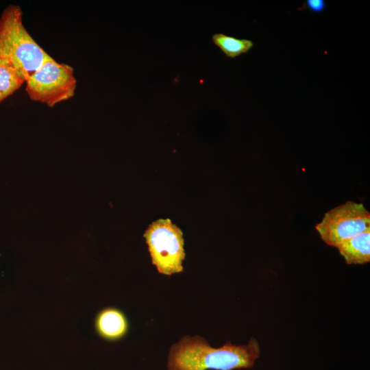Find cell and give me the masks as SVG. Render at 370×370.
<instances>
[{"mask_svg":"<svg viewBox=\"0 0 370 370\" xmlns=\"http://www.w3.org/2000/svg\"><path fill=\"white\" fill-rule=\"evenodd\" d=\"M260 348L251 337L245 345L227 342L214 348L200 336H186L170 348L168 370H234L253 367Z\"/></svg>","mask_w":370,"mask_h":370,"instance_id":"obj_1","label":"cell"},{"mask_svg":"<svg viewBox=\"0 0 370 370\" xmlns=\"http://www.w3.org/2000/svg\"><path fill=\"white\" fill-rule=\"evenodd\" d=\"M0 56L9 60L25 81L52 58L25 27L23 12L18 5L10 4L1 14Z\"/></svg>","mask_w":370,"mask_h":370,"instance_id":"obj_2","label":"cell"},{"mask_svg":"<svg viewBox=\"0 0 370 370\" xmlns=\"http://www.w3.org/2000/svg\"><path fill=\"white\" fill-rule=\"evenodd\" d=\"M25 84L29 99L53 107L73 97L77 80L72 66L52 58L32 73Z\"/></svg>","mask_w":370,"mask_h":370,"instance_id":"obj_3","label":"cell"},{"mask_svg":"<svg viewBox=\"0 0 370 370\" xmlns=\"http://www.w3.org/2000/svg\"><path fill=\"white\" fill-rule=\"evenodd\" d=\"M144 237L158 271L171 275L183 271L185 259L182 230L169 219H159L152 222L145 232Z\"/></svg>","mask_w":370,"mask_h":370,"instance_id":"obj_4","label":"cell"},{"mask_svg":"<svg viewBox=\"0 0 370 370\" xmlns=\"http://www.w3.org/2000/svg\"><path fill=\"white\" fill-rule=\"evenodd\" d=\"M369 229V212L362 203L352 201H347L325 212L315 226L321 240L334 247Z\"/></svg>","mask_w":370,"mask_h":370,"instance_id":"obj_5","label":"cell"},{"mask_svg":"<svg viewBox=\"0 0 370 370\" xmlns=\"http://www.w3.org/2000/svg\"><path fill=\"white\" fill-rule=\"evenodd\" d=\"M95 328L101 338L108 341H116L126 334L128 322L125 314L119 309L106 308L97 314Z\"/></svg>","mask_w":370,"mask_h":370,"instance_id":"obj_6","label":"cell"},{"mask_svg":"<svg viewBox=\"0 0 370 370\" xmlns=\"http://www.w3.org/2000/svg\"><path fill=\"white\" fill-rule=\"evenodd\" d=\"M336 248L348 264L369 262L370 229L343 242Z\"/></svg>","mask_w":370,"mask_h":370,"instance_id":"obj_7","label":"cell"},{"mask_svg":"<svg viewBox=\"0 0 370 370\" xmlns=\"http://www.w3.org/2000/svg\"><path fill=\"white\" fill-rule=\"evenodd\" d=\"M25 83L22 73L7 59L0 56V103Z\"/></svg>","mask_w":370,"mask_h":370,"instance_id":"obj_8","label":"cell"},{"mask_svg":"<svg viewBox=\"0 0 370 370\" xmlns=\"http://www.w3.org/2000/svg\"><path fill=\"white\" fill-rule=\"evenodd\" d=\"M212 40L226 57L230 58L247 53L254 47V42L250 40L237 38L222 33L214 34Z\"/></svg>","mask_w":370,"mask_h":370,"instance_id":"obj_9","label":"cell"},{"mask_svg":"<svg viewBox=\"0 0 370 370\" xmlns=\"http://www.w3.org/2000/svg\"><path fill=\"white\" fill-rule=\"evenodd\" d=\"M326 3L324 0H306L302 6L312 12H321L325 10Z\"/></svg>","mask_w":370,"mask_h":370,"instance_id":"obj_10","label":"cell"}]
</instances>
